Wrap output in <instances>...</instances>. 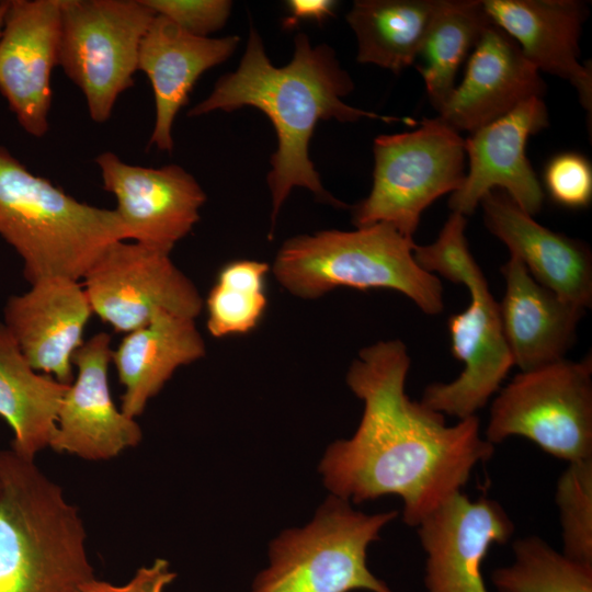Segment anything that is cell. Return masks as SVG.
I'll use <instances>...</instances> for the list:
<instances>
[{"label":"cell","mask_w":592,"mask_h":592,"mask_svg":"<svg viewBox=\"0 0 592 592\" xmlns=\"http://www.w3.org/2000/svg\"><path fill=\"white\" fill-rule=\"evenodd\" d=\"M409 368L398 339L360 350L346 384L364 403L361 422L352 437L328 447L319 469L332 496L349 502L398 496L403 522L417 527L462 491L494 448L481 436L477 415L447 425L444 414L411 400Z\"/></svg>","instance_id":"obj_1"},{"label":"cell","mask_w":592,"mask_h":592,"mask_svg":"<svg viewBox=\"0 0 592 592\" xmlns=\"http://www.w3.org/2000/svg\"><path fill=\"white\" fill-rule=\"evenodd\" d=\"M545 186L551 198L562 206H587L592 197L590 162L576 152L555 156L545 169Z\"/></svg>","instance_id":"obj_31"},{"label":"cell","mask_w":592,"mask_h":592,"mask_svg":"<svg viewBox=\"0 0 592 592\" xmlns=\"http://www.w3.org/2000/svg\"><path fill=\"white\" fill-rule=\"evenodd\" d=\"M87 534L61 488L0 451V592H81L94 577Z\"/></svg>","instance_id":"obj_3"},{"label":"cell","mask_w":592,"mask_h":592,"mask_svg":"<svg viewBox=\"0 0 592 592\" xmlns=\"http://www.w3.org/2000/svg\"><path fill=\"white\" fill-rule=\"evenodd\" d=\"M111 335L98 332L76 350L78 374L62 399L53 449L89 460L110 459L135 447L141 430L135 419L117 409L111 395L109 366Z\"/></svg>","instance_id":"obj_16"},{"label":"cell","mask_w":592,"mask_h":592,"mask_svg":"<svg viewBox=\"0 0 592 592\" xmlns=\"http://www.w3.org/2000/svg\"><path fill=\"white\" fill-rule=\"evenodd\" d=\"M414 247L413 239L387 224L323 230L286 240L272 271L284 289L303 299L338 287L384 288L403 294L426 315L441 314L442 282L417 263Z\"/></svg>","instance_id":"obj_5"},{"label":"cell","mask_w":592,"mask_h":592,"mask_svg":"<svg viewBox=\"0 0 592 592\" xmlns=\"http://www.w3.org/2000/svg\"><path fill=\"white\" fill-rule=\"evenodd\" d=\"M0 237L22 259L30 284L79 281L109 244L129 240L114 209L76 200L1 146Z\"/></svg>","instance_id":"obj_4"},{"label":"cell","mask_w":592,"mask_h":592,"mask_svg":"<svg viewBox=\"0 0 592 592\" xmlns=\"http://www.w3.org/2000/svg\"><path fill=\"white\" fill-rule=\"evenodd\" d=\"M68 387L35 371L0 323V417L13 432V452L34 460L50 446Z\"/></svg>","instance_id":"obj_24"},{"label":"cell","mask_w":592,"mask_h":592,"mask_svg":"<svg viewBox=\"0 0 592 592\" xmlns=\"http://www.w3.org/2000/svg\"><path fill=\"white\" fill-rule=\"evenodd\" d=\"M82 278L92 312L116 332L146 326L159 310L196 319L204 306L170 253L135 241L109 244Z\"/></svg>","instance_id":"obj_10"},{"label":"cell","mask_w":592,"mask_h":592,"mask_svg":"<svg viewBox=\"0 0 592 592\" xmlns=\"http://www.w3.org/2000/svg\"><path fill=\"white\" fill-rule=\"evenodd\" d=\"M425 554V592H488L482 563L493 544H505L514 523L493 499L462 491L417 526Z\"/></svg>","instance_id":"obj_12"},{"label":"cell","mask_w":592,"mask_h":592,"mask_svg":"<svg viewBox=\"0 0 592 592\" xmlns=\"http://www.w3.org/2000/svg\"><path fill=\"white\" fill-rule=\"evenodd\" d=\"M95 162L104 190L115 196L114 210L129 240L171 253L198 221L206 195L182 167L133 166L111 151L100 153Z\"/></svg>","instance_id":"obj_11"},{"label":"cell","mask_w":592,"mask_h":592,"mask_svg":"<svg viewBox=\"0 0 592 592\" xmlns=\"http://www.w3.org/2000/svg\"><path fill=\"white\" fill-rule=\"evenodd\" d=\"M60 0H9L0 36V92L20 126L43 137L58 64Z\"/></svg>","instance_id":"obj_14"},{"label":"cell","mask_w":592,"mask_h":592,"mask_svg":"<svg viewBox=\"0 0 592 592\" xmlns=\"http://www.w3.org/2000/svg\"><path fill=\"white\" fill-rule=\"evenodd\" d=\"M353 88L350 75L341 68L329 46L312 47L307 35L299 33L291 62L275 67L265 54L259 33L251 29L238 68L220 77L210 94L187 115L231 112L243 106H253L266 114L277 137V149L271 157L272 168L267 174L274 227L283 203L295 186L309 190L321 202L345 206L325 190L308 155L319 121L354 122L366 117L417 124L412 118L379 115L346 104L342 99Z\"/></svg>","instance_id":"obj_2"},{"label":"cell","mask_w":592,"mask_h":592,"mask_svg":"<svg viewBox=\"0 0 592 592\" xmlns=\"http://www.w3.org/2000/svg\"><path fill=\"white\" fill-rule=\"evenodd\" d=\"M175 577L167 560L156 559L150 566L139 568L123 585L93 578L82 587L81 592H163Z\"/></svg>","instance_id":"obj_33"},{"label":"cell","mask_w":592,"mask_h":592,"mask_svg":"<svg viewBox=\"0 0 592 592\" xmlns=\"http://www.w3.org/2000/svg\"><path fill=\"white\" fill-rule=\"evenodd\" d=\"M158 15L170 20L189 34L208 37L221 29L232 3L226 0H144Z\"/></svg>","instance_id":"obj_32"},{"label":"cell","mask_w":592,"mask_h":592,"mask_svg":"<svg viewBox=\"0 0 592 592\" xmlns=\"http://www.w3.org/2000/svg\"><path fill=\"white\" fill-rule=\"evenodd\" d=\"M512 549V563L491 574L497 592H592V565L567 557L534 535L516 539Z\"/></svg>","instance_id":"obj_27"},{"label":"cell","mask_w":592,"mask_h":592,"mask_svg":"<svg viewBox=\"0 0 592 592\" xmlns=\"http://www.w3.org/2000/svg\"><path fill=\"white\" fill-rule=\"evenodd\" d=\"M491 23L480 0H437L415 59L437 112L456 87L460 65Z\"/></svg>","instance_id":"obj_26"},{"label":"cell","mask_w":592,"mask_h":592,"mask_svg":"<svg viewBox=\"0 0 592 592\" xmlns=\"http://www.w3.org/2000/svg\"><path fill=\"white\" fill-rule=\"evenodd\" d=\"M437 0H357L346 21L357 41L356 59L396 73L415 62Z\"/></svg>","instance_id":"obj_25"},{"label":"cell","mask_w":592,"mask_h":592,"mask_svg":"<svg viewBox=\"0 0 592 592\" xmlns=\"http://www.w3.org/2000/svg\"><path fill=\"white\" fill-rule=\"evenodd\" d=\"M205 354L195 319L159 310L146 326L126 333L112 352L124 387L121 410L133 419L140 415L179 367Z\"/></svg>","instance_id":"obj_23"},{"label":"cell","mask_w":592,"mask_h":592,"mask_svg":"<svg viewBox=\"0 0 592 592\" xmlns=\"http://www.w3.org/2000/svg\"><path fill=\"white\" fill-rule=\"evenodd\" d=\"M490 21L508 33L526 59L570 82L591 112V66L579 61V38L588 7L578 0H483Z\"/></svg>","instance_id":"obj_20"},{"label":"cell","mask_w":592,"mask_h":592,"mask_svg":"<svg viewBox=\"0 0 592 592\" xmlns=\"http://www.w3.org/2000/svg\"><path fill=\"white\" fill-rule=\"evenodd\" d=\"M466 216L452 212L435 241L414 247L417 263L426 272L467 286L483 273L469 251Z\"/></svg>","instance_id":"obj_30"},{"label":"cell","mask_w":592,"mask_h":592,"mask_svg":"<svg viewBox=\"0 0 592 592\" xmlns=\"http://www.w3.org/2000/svg\"><path fill=\"white\" fill-rule=\"evenodd\" d=\"M1 2V1H0Z\"/></svg>","instance_id":"obj_36"},{"label":"cell","mask_w":592,"mask_h":592,"mask_svg":"<svg viewBox=\"0 0 592 592\" xmlns=\"http://www.w3.org/2000/svg\"><path fill=\"white\" fill-rule=\"evenodd\" d=\"M270 266L255 260L224 265L206 298V327L215 338L247 333L265 311V277Z\"/></svg>","instance_id":"obj_28"},{"label":"cell","mask_w":592,"mask_h":592,"mask_svg":"<svg viewBox=\"0 0 592 592\" xmlns=\"http://www.w3.org/2000/svg\"><path fill=\"white\" fill-rule=\"evenodd\" d=\"M548 125L542 98L520 104L506 115L465 138L468 170L462 185L451 194L452 212L468 216L492 190L506 193L524 212L534 216L544 202L543 187L526 157L530 136Z\"/></svg>","instance_id":"obj_13"},{"label":"cell","mask_w":592,"mask_h":592,"mask_svg":"<svg viewBox=\"0 0 592 592\" xmlns=\"http://www.w3.org/2000/svg\"><path fill=\"white\" fill-rule=\"evenodd\" d=\"M469 306L448 319L453 355L464 369L449 383L429 385L421 401L442 414L458 420L476 415L514 365L506 343L499 305L483 276L468 284Z\"/></svg>","instance_id":"obj_15"},{"label":"cell","mask_w":592,"mask_h":592,"mask_svg":"<svg viewBox=\"0 0 592 592\" xmlns=\"http://www.w3.org/2000/svg\"><path fill=\"white\" fill-rule=\"evenodd\" d=\"M556 503L562 554L592 565V458L569 463L560 475Z\"/></svg>","instance_id":"obj_29"},{"label":"cell","mask_w":592,"mask_h":592,"mask_svg":"<svg viewBox=\"0 0 592 592\" xmlns=\"http://www.w3.org/2000/svg\"><path fill=\"white\" fill-rule=\"evenodd\" d=\"M337 5L331 0H291L286 2L288 15L284 19L285 27H294L299 21L310 20L321 23L331 16Z\"/></svg>","instance_id":"obj_34"},{"label":"cell","mask_w":592,"mask_h":592,"mask_svg":"<svg viewBox=\"0 0 592 592\" xmlns=\"http://www.w3.org/2000/svg\"><path fill=\"white\" fill-rule=\"evenodd\" d=\"M8 4H9V0L0 2V36L2 33L3 24H4V18L8 10Z\"/></svg>","instance_id":"obj_35"},{"label":"cell","mask_w":592,"mask_h":592,"mask_svg":"<svg viewBox=\"0 0 592 592\" xmlns=\"http://www.w3.org/2000/svg\"><path fill=\"white\" fill-rule=\"evenodd\" d=\"M92 314L79 281L46 277L9 297L2 325L35 371L70 385L72 355Z\"/></svg>","instance_id":"obj_17"},{"label":"cell","mask_w":592,"mask_h":592,"mask_svg":"<svg viewBox=\"0 0 592 592\" xmlns=\"http://www.w3.org/2000/svg\"><path fill=\"white\" fill-rule=\"evenodd\" d=\"M373 152L372 190L353 207V224H387L413 239L424 209L462 185L465 138L439 117L423 118L412 132L376 137Z\"/></svg>","instance_id":"obj_7"},{"label":"cell","mask_w":592,"mask_h":592,"mask_svg":"<svg viewBox=\"0 0 592 592\" xmlns=\"http://www.w3.org/2000/svg\"><path fill=\"white\" fill-rule=\"evenodd\" d=\"M544 93L539 71L516 42L491 23L470 53L463 80L437 117L458 133H473Z\"/></svg>","instance_id":"obj_18"},{"label":"cell","mask_w":592,"mask_h":592,"mask_svg":"<svg viewBox=\"0 0 592 592\" xmlns=\"http://www.w3.org/2000/svg\"><path fill=\"white\" fill-rule=\"evenodd\" d=\"M531 440L568 463L592 458V358H562L521 372L490 407L486 440Z\"/></svg>","instance_id":"obj_8"},{"label":"cell","mask_w":592,"mask_h":592,"mask_svg":"<svg viewBox=\"0 0 592 592\" xmlns=\"http://www.w3.org/2000/svg\"><path fill=\"white\" fill-rule=\"evenodd\" d=\"M397 511L365 514L331 496L314 520L270 544V565L250 592H392L367 567V548Z\"/></svg>","instance_id":"obj_6"},{"label":"cell","mask_w":592,"mask_h":592,"mask_svg":"<svg viewBox=\"0 0 592 592\" xmlns=\"http://www.w3.org/2000/svg\"><path fill=\"white\" fill-rule=\"evenodd\" d=\"M501 273L505 292L499 314L514 365L526 372L566 358L585 310L537 283L514 255Z\"/></svg>","instance_id":"obj_22"},{"label":"cell","mask_w":592,"mask_h":592,"mask_svg":"<svg viewBox=\"0 0 592 592\" xmlns=\"http://www.w3.org/2000/svg\"><path fill=\"white\" fill-rule=\"evenodd\" d=\"M239 42L236 35L195 36L156 14L138 50V70L150 80L155 98L156 118L149 146L172 151L175 116L187 103L197 79L227 60Z\"/></svg>","instance_id":"obj_21"},{"label":"cell","mask_w":592,"mask_h":592,"mask_svg":"<svg viewBox=\"0 0 592 592\" xmlns=\"http://www.w3.org/2000/svg\"><path fill=\"white\" fill-rule=\"evenodd\" d=\"M479 205L486 227L537 283L577 307L591 306L592 258L584 243L542 226L501 190Z\"/></svg>","instance_id":"obj_19"},{"label":"cell","mask_w":592,"mask_h":592,"mask_svg":"<svg viewBox=\"0 0 592 592\" xmlns=\"http://www.w3.org/2000/svg\"><path fill=\"white\" fill-rule=\"evenodd\" d=\"M58 64L103 123L134 84L140 42L156 13L144 0H60Z\"/></svg>","instance_id":"obj_9"}]
</instances>
